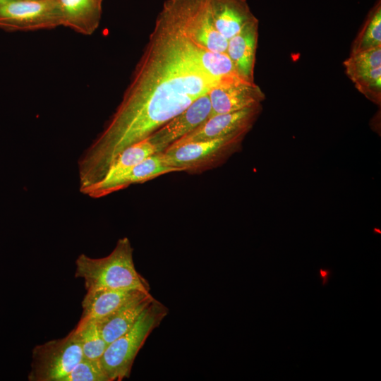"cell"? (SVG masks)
<instances>
[{
  "label": "cell",
  "instance_id": "obj_15",
  "mask_svg": "<svg viewBox=\"0 0 381 381\" xmlns=\"http://www.w3.org/2000/svg\"><path fill=\"white\" fill-rule=\"evenodd\" d=\"M154 298L150 293H143L98 320L102 334L107 343L110 344L128 332Z\"/></svg>",
  "mask_w": 381,
  "mask_h": 381
},
{
  "label": "cell",
  "instance_id": "obj_24",
  "mask_svg": "<svg viewBox=\"0 0 381 381\" xmlns=\"http://www.w3.org/2000/svg\"><path fill=\"white\" fill-rule=\"evenodd\" d=\"M12 1H15V0H0V5H3L4 4L8 3Z\"/></svg>",
  "mask_w": 381,
  "mask_h": 381
},
{
  "label": "cell",
  "instance_id": "obj_10",
  "mask_svg": "<svg viewBox=\"0 0 381 381\" xmlns=\"http://www.w3.org/2000/svg\"><path fill=\"white\" fill-rule=\"evenodd\" d=\"M345 73L355 87L377 105L381 104V47L349 54Z\"/></svg>",
  "mask_w": 381,
  "mask_h": 381
},
{
  "label": "cell",
  "instance_id": "obj_18",
  "mask_svg": "<svg viewBox=\"0 0 381 381\" xmlns=\"http://www.w3.org/2000/svg\"><path fill=\"white\" fill-rule=\"evenodd\" d=\"M156 152L157 149L148 138L128 147L114 159L102 179L93 184H106L117 179Z\"/></svg>",
  "mask_w": 381,
  "mask_h": 381
},
{
  "label": "cell",
  "instance_id": "obj_12",
  "mask_svg": "<svg viewBox=\"0 0 381 381\" xmlns=\"http://www.w3.org/2000/svg\"><path fill=\"white\" fill-rule=\"evenodd\" d=\"M179 169L166 165L160 152L154 153L133 167L117 179L106 184H93L81 193L93 199L105 197L134 183H142L159 176L178 172Z\"/></svg>",
  "mask_w": 381,
  "mask_h": 381
},
{
  "label": "cell",
  "instance_id": "obj_14",
  "mask_svg": "<svg viewBox=\"0 0 381 381\" xmlns=\"http://www.w3.org/2000/svg\"><path fill=\"white\" fill-rule=\"evenodd\" d=\"M214 24L227 40L257 19L246 0H210Z\"/></svg>",
  "mask_w": 381,
  "mask_h": 381
},
{
  "label": "cell",
  "instance_id": "obj_25",
  "mask_svg": "<svg viewBox=\"0 0 381 381\" xmlns=\"http://www.w3.org/2000/svg\"><path fill=\"white\" fill-rule=\"evenodd\" d=\"M97 1L102 2V0H97Z\"/></svg>",
  "mask_w": 381,
  "mask_h": 381
},
{
  "label": "cell",
  "instance_id": "obj_4",
  "mask_svg": "<svg viewBox=\"0 0 381 381\" xmlns=\"http://www.w3.org/2000/svg\"><path fill=\"white\" fill-rule=\"evenodd\" d=\"M163 8L190 41L211 51L226 53L228 40L215 28L210 0H167Z\"/></svg>",
  "mask_w": 381,
  "mask_h": 381
},
{
  "label": "cell",
  "instance_id": "obj_1",
  "mask_svg": "<svg viewBox=\"0 0 381 381\" xmlns=\"http://www.w3.org/2000/svg\"><path fill=\"white\" fill-rule=\"evenodd\" d=\"M232 80L215 78L200 65L192 42L162 8L131 83L102 135L123 150L147 138L214 87Z\"/></svg>",
  "mask_w": 381,
  "mask_h": 381
},
{
  "label": "cell",
  "instance_id": "obj_2",
  "mask_svg": "<svg viewBox=\"0 0 381 381\" xmlns=\"http://www.w3.org/2000/svg\"><path fill=\"white\" fill-rule=\"evenodd\" d=\"M133 253L129 239L123 237L106 257L92 258L82 253L75 260V276L84 279L86 291L136 289L150 292L148 282L135 269Z\"/></svg>",
  "mask_w": 381,
  "mask_h": 381
},
{
  "label": "cell",
  "instance_id": "obj_9",
  "mask_svg": "<svg viewBox=\"0 0 381 381\" xmlns=\"http://www.w3.org/2000/svg\"><path fill=\"white\" fill-rule=\"evenodd\" d=\"M210 111V100L208 93H206L157 129L147 138L157 152H162L205 121L209 118Z\"/></svg>",
  "mask_w": 381,
  "mask_h": 381
},
{
  "label": "cell",
  "instance_id": "obj_11",
  "mask_svg": "<svg viewBox=\"0 0 381 381\" xmlns=\"http://www.w3.org/2000/svg\"><path fill=\"white\" fill-rule=\"evenodd\" d=\"M208 95L211 104L209 118L261 104L265 95L255 83L235 79L212 88Z\"/></svg>",
  "mask_w": 381,
  "mask_h": 381
},
{
  "label": "cell",
  "instance_id": "obj_22",
  "mask_svg": "<svg viewBox=\"0 0 381 381\" xmlns=\"http://www.w3.org/2000/svg\"><path fill=\"white\" fill-rule=\"evenodd\" d=\"M63 381H109L99 359L83 358Z\"/></svg>",
  "mask_w": 381,
  "mask_h": 381
},
{
  "label": "cell",
  "instance_id": "obj_19",
  "mask_svg": "<svg viewBox=\"0 0 381 381\" xmlns=\"http://www.w3.org/2000/svg\"><path fill=\"white\" fill-rule=\"evenodd\" d=\"M381 47V1L368 12L351 46L350 54Z\"/></svg>",
  "mask_w": 381,
  "mask_h": 381
},
{
  "label": "cell",
  "instance_id": "obj_17",
  "mask_svg": "<svg viewBox=\"0 0 381 381\" xmlns=\"http://www.w3.org/2000/svg\"><path fill=\"white\" fill-rule=\"evenodd\" d=\"M64 16V26L90 35L97 28L102 2L97 0H58Z\"/></svg>",
  "mask_w": 381,
  "mask_h": 381
},
{
  "label": "cell",
  "instance_id": "obj_5",
  "mask_svg": "<svg viewBox=\"0 0 381 381\" xmlns=\"http://www.w3.org/2000/svg\"><path fill=\"white\" fill-rule=\"evenodd\" d=\"M83 358L72 330L66 337L36 346L32 353L30 381H63Z\"/></svg>",
  "mask_w": 381,
  "mask_h": 381
},
{
  "label": "cell",
  "instance_id": "obj_23",
  "mask_svg": "<svg viewBox=\"0 0 381 381\" xmlns=\"http://www.w3.org/2000/svg\"><path fill=\"white\" fill-rule=\"evenodd\" d=\"M320 273L321 277L323 279V284H325L327 282V277L329 275V271L328 270H320Z\"/></svg>",
  "mask_w": 381,
  "mask_h": 381
},
{
  "label": "cell",
  "instance_id": "obj_13",
  "mask_svg": "<svg viewBox=\"0 0 381 381\" xmlns=\"http://www.w3.org/2000/svg\"><path fill=\"white\" fill-rule=\"evenodd\" d=\"M258 19L246 25L228 40L226 54L238 76L248 83L254 82V68L258 39Z\"/></svg>",
  "mask_w": 381,
  "mask_h": 381
},
{
  "label": "cell",
  "instance_id": "obj_6",
  "mask_svg": "<svg viewBox=\"0 0 381 381\" xmlns=\"http://www.w3.org/2000/svg\"><path fill=\"white\" fill-rule=\"evenodd\" d=\"M244 138L230 137L170 147L160 152L162 162L179 171H196L218 165L237 152Z\"/></svg>",
  "mask_w": 381,
  "mask_h": 381
},
{
  "label": "cell",
  "instance_id": "obj_21",
  "mask_svg": "<svg viewBox=\"0 0 381 381\" xmlns=\"http://www.w3.org/2000/svg\"><path fill=\"white\" fill-rule=\"evenodd\" d=\"M73 330L79 340L83 357L100 359L108 344L102 334L97 320H80Z\"/></svg>",
  "mask_w": 381,
  "mask_h": 381
},
{
  "label": "cell",
  "instance_id": "obj_7",
  "mask_svg": "<svg viewBox=\"0 0 381 381\" xmlns=\"http://www.w3.org/2000/svg\"><path fill=\"white\" fill-rule=\"evenodd\" d=\"M64 25L58 0H15L0 5V27L23 31Z\"/></svg>",
  "mask_w": 381,
  "mask_h": 381
},
{
  "label": "cell",
  "instance_id": "obj_3",
  "mask_svg": "<svg viewBox=\"0 0 381 381\" xmlns=\"http://www.w3.org/2000/svg\"><path fill=\"white\" fill-rule=\"evenodd\" d=\"M168 312L166 306L154 298L134 325L108 344L99 361L109 381H121L130 377L138 353Z\"/></svg>",
  "mask_w": 381,
  "mask_h": 381
},
{
  "label": "cell",
  "instance_id": "obj_16",
  "mask_svg": "<svg viewBox=\"0 0 381 381\" xmlns=\"http://www.w3.org/2000/svg\"><path fill=\"white\" fill-rule=\"evenodd\" d=\"M145 292L136 289H97L87 291L82 303L80 320H99Z\"/></svg>",
  "mask_w": 381,
  "mask_h": 381
},
{
  "label": "cell",
  "instance_id": "obj_20",
  "mask_svg": "<svg viewBox=\"0 0 381 381\" xmlns=\"http://www.w3.org/2000/svg\"><path fill=\"white\" fill-rule=\"evenodd\" d=\"M192 44L197 61L210 75L222 80L241 79L226 53L213 52L193 42Z\"/></svg>",
  "mask_w": 381,
  "mask_h": 381
},
{
  "label": "cell",
  "instance_id": "obj_8",
  "mask_svg": "<svg viewBox=\"0 0 381 381\" xmlns=\"http://www.w3.org/2000/svg\"><path fill=\"white\" fill-rule=\"evenodd\" d=\"M262 111V105L220 114L208 118L169 147L182 144L230 137H243L253 128ZM168 148V147H167Z\"/></svg>",
  "mask_w": 381,
  "mask_h": 381
}]
</instances>
